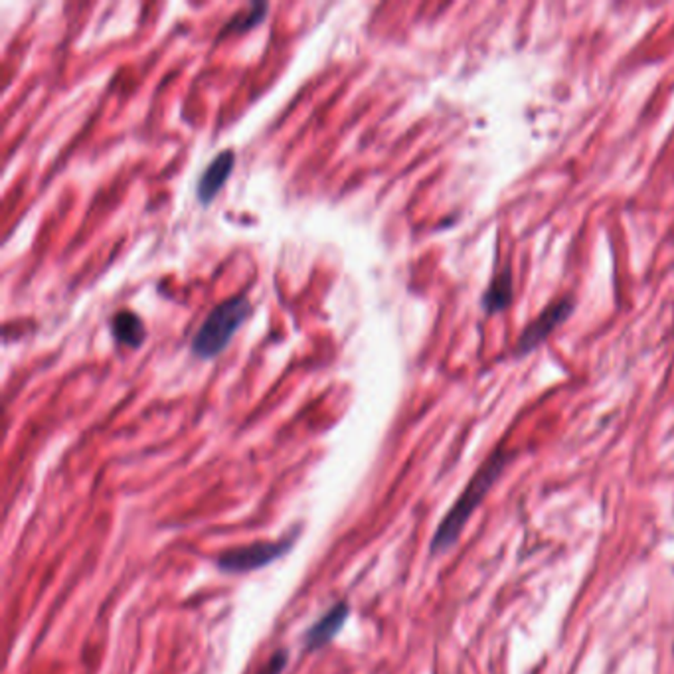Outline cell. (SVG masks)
Masks as SVG:
<instances>
[{
	"mask_svg": "<svg viewBox=\"0 0 674 674\" xmlns=\"http://www.w3.org/2000/svg\"><path fill=\"white\" fill-rule=\"evenodd\" d=\"M502 463H504L502 453L501 451L494 453L492 457L479 469V473L471 479V483L467 484V489L463 491V494L457 499V502H455V507L448 512V517L443 519L438 532H435V538L431 542V552L433 554H439V552H445L448 548H451L455 540L459 538V534L465 527V522L469 520L471 512L479 507V502L483 501L484 494H487V491L491 489L492 481L499 477V473L502 469Z\"/></svg>",
	"mask_w": 674,
	"mask_h": 674,
	"instance_id": "1",
	"label": "cell"
},
{
	"mask_svg": "<svg viewBox=\"0 0 674 674\" xmlns=\"http://www.w3.org/2000/svg\"><path fill=\"white\" fill-rule=\"evenodd\" d=\"M252 313V303L245 297H234L230 301H224L206 316L200 329H198L192 341V352L198 359L210 360L220 354L227 342L234 339L237 329L245 323Z\"/></svg>",
	"mask_w": 674,
	"mask_h": 674,
	"instance_id": "2",
	"label": "cell"
},
{
	"mask_svg": "<svg viewBox=\"0 0 674 674\" xmlns=\"http://www.w3.org/2000/svg\"><path fill=\"white\" fill-rule=\"evenodd\" d=\"M295 537L297 534H293L291 538L279 540V542H262V544H253V546L227 550L217 556L216 566L217 570H222L226 573L255 572L267 566V563L275 562L277 558H281L285 552H289L295 542Z\"/></svg>",
	"mask_w": 674,
	"mask_h": 674,
	"instance_id": "3",
	"label": "cell"
},
{
	"mask_svg": "<svg viewBox=\"0 0 674 674\" xmlns=\"http://www.w3.org/2000/svg\"><path fill=\"white\" fill-rule=\"evenodd\" d=\"M573 303L570 299H560L556 303H552L546 311H544L537 321H532L527 331L520 334V339L517 342V349L514 352L524 354L537 349V346L546 339V336L556 329L560 323L566 321V316L572 313Z\"/></svg>",
	"mask_w": 674,
	"mask_h": 674,
	"instance_id": "4",
	"label": "cell"
},
{
	"mask_svg": "<svg viewBox=\"0 0 674 674\" xmlns=\"http://www.w3.org/2000/svg\"><path fill=\"white\" fill-rule=\"evenodd\" d=\"M234 166H235L234 151H224L220 155H216L214 161L206 166L200 181H198V188H196L198 200H200L204 206L210 204L217 196V192L222 191V186L227 182Z\"/></svg>",
	"mask_w": 674,
	"mask_h": 674,
	"instance_id": "5",
	"label": "cell"
},
{
	"mask_svg": "<svg viewBox=\"0 0 674 674\" xmlns=\"http://www.w3.org/2000/svg\"><path fill=\"white\" fill-rule=\"evenodd\" d=\"M350 616V606L346 601L336 603V606L321 617L315 625L305 633V645L306 649H321L326 643H331L333 637L339 633L344 625L346 617Z\"/></svg>",
	"mask_w": 674,
	"mask_h": 674,
	"instance_id": "6",
	"label": "cell"
},
{
	"mask_svg": "<svg viewBox=\"0 0 674 674\" xmlns=\"http://www.w3.org/2000/svg\"><path fill=\"white\" fill-rule=\"evenodd\" d=\"M111 329L115 341L131 346V349H138L145 341V324L131 311H119L113 316Z\"/></svg>",
	"mask_w": 674,
	"mask_h": 674,
	"instance_id": "7",
	"label": "cell"
},
{
	"mask_svg": "<svg viewBox=\"0 0 674 674\" xmlns=\"http://www.w3.org/2000/svg\"><path fill=\"white\" fill-rule=\"evenodd\" d=\"M510 299H512L510 273L502 271L492 279L487 295H484V305H487L489 311H501L510 303Z\"/></svg>",
	"mask_w": 674,
	"mask_h": 674,
	"instance_id": "8",
	"label": "cell"
},
{
	"mask_svg": "<svg viewBox=\"0 0 674 674\" xmlns=\"http://www.w3.org/2000/svg\"><path fill=\"white\" fill-rule=\"evenodd\" d=\"M265 13H267V4H253L250 8V13L240 14L237 18H234V22L227 24V30H230V28L247 30V28H252L255 24H260L262 20L265 18Z\"/></svg>",
	"mask_w": 674,
	"mask_h": 674,
	"instance_id": "9",
	"label": "cell"
},
{
	"mask_svg": "<svg viewBox=\"0 0 674 674\" xmlns=\"http://www.w3.org/2000/svg\"><path fill=\"white\" fill-rule=\"evenodd\" d=\"M285 665H287V651H277L275 655L270 659V662L263 665V669L257 674H281Z\"/></svg>",
	"mask_w": 674,
	"mask_h": 674,
	"instance_id": "10",
	"label": "cell"
}]
</instances>
